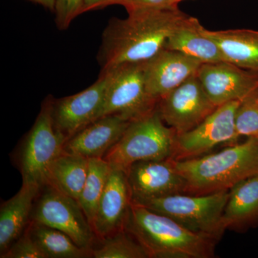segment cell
Here are the masks:
<instances>
[{
	"label": "cell",
	"instance_id": "cell-1",
	"mask_svg": "<svg viewBox=\"0 0 258 258\" xmlns=\"http://www.w3.org/2000/svg\"><path fill=\"white\" fill-rule=\"evenodd\" d=\"M111 18L102 34L98 52L101 72L125 63H139L165 48L166 41L186 14L176 8L131 12Z\"/></svg>",
	"mask_w": 258,
	"mask_h": 258
},
{
	"label": "cell",
	"instance_id": "cell-2",
	"mask_svg": "<svg viewBox=\"0 0 258 258\" xmlns=\"http://www.w3.org/2000/svg\"><path fill=\"white\" fill-rule=\"evenodd\" d=\"M124 230L153 258H212L217 241L199 235L170 217L132 203Z\"/></svg>",
	"mask_w": 258,
	"mask_h": 258
},
{
	"label": "cell",
	"instance_id": "cell-3",
	"mask_svg": "<svg viewBox=\"0 0 258 258\" xmlns=\"http://www.w3.org/2000/svg\"><path fill=\"white\" fill-rule=\"evenodd\" d=\"M174 164L186 182L184 194L229 191L242 180L258 175V139L247 138L221 152L174 160Z\"/></svg>",
	"mask_w": 258,
	"mask_h": 258
},
{
	"label": "cell",
	"instance_id": "cell-4",
	"mask_svg": "<svg viewBox=\"0 0 258 258\" xmlns=\"http://www.w3.org/2000/svg\"><path fill=\"white\" fill-rule=\"evenodd\" d=\"M176 134L161 118L157 108L132 120L121 138L106 153L112 167L125 171L134 163L172 157Z\"/></svg>",
	"mask_w": 258,
	"mask_h": 258
},
{
	"label": "cell",
	"instance_id": "cell-5",
	"mask_svg": "<svg viewBox=\"0 0 258 258\" xmlns=\"http://www.w3.org/2000/svg\"><path fill=\"white\" fill-rule=\"evenodd\" d=\"M228 197L229 191L205 195L176 194L137 205L170 217L188 230L218 242L226 231L223 213Z\"/></svg>",
	"mask_w": 258,
	"mask_h": 258
},
{
	"label": "cell",
	"instance_id": "cell-6",
	"mask_svg": "<svg viewBox=\"0 0 258 258\" xmlns=\"http://www.w3.org/2000/svg\"><path fill=\"white\" fill-rule=\"evenodd\" d=\"M52 103L50 98L44 103L24 141L20 159L23 184L34 185L41 189L47 184L51 164L63 152L68 140L54 125Z\"/></svg>",
	"mask_w": 258,
	"mask_h": 258
},
{
	"label": "cell",
	"instance_id": "cell-7",
	"mask_svg": "<svg viewBox=\"0 0 258 258\" xmlns=\"http://www.w3.org/2000/svg\"><path fill=\"white\" fill-rule=\"evenodd\" d=\"M101 73L108 75V85L97 119L119 114L134 120L157 108L158 102L149 96L146 88L144 62L122 64Z\"/></svg>",
	"mask_w": 258,
	"mask_h": 258
},
{
	"label": "cell",
	"instance_id": "cell-8",
	"mask_svg": "<svg viewBox=\"0 0 258 258\" xmlns=\"http://www.w3.org/2000/svg\"><path fill=\"white\" fill-rule=\"evenodd\" d=\"M43 188L32 212L33 222L60 230L80 247L91 249L96 234L79 201L50 185Z\"/></svg>",
	"mask_w": 258,
	"mask_h": 258
},
{
	"label": "cell",
	"instance_id": "cell-9",
	"mask_svg": "<svg viewBox=\"0 0 258 258\" xmlns=\"http://www.w3.org/2000/svg\"><path fill=\"white\" fill-rule=\"evenodd\" d=\"M240 103L232 101L217 107L195 128L176 134L171 159L178 161L201 157L216 146L237 143L235 118Z\"/></svg>",
	"mask_w": 258,
	"mask_h": 258
},
{
	"label": "cell",
	"instance_id": "cell-10",
	"mask_svg": "<svg viewBox=\"0 0 258 258\" xmlns=\"http://www.w3.org/2000/svg\"><path fill=\"white\" fill-rule=\"evenodd\" d=\"M157 108L164 123L181 134L195 128L217 107L195 76L159 99Z\"/></svg>",
	"mask_w": 258,
	"mask_h": 258
},
{
	"label": "cell",
	"instance_id": "cell-11",
	"mask_svg": "<svg viewBox=\"0 0 258 258\" xmlns=\"http://www.w3.org/2000/svg\"><path fill=\"white\" fill-rule=\"evenodd\" d=\"M125 174L132 203L184 194L186 182L171 158L134 163Z\"/></svg>",
	"mask_w": 258,
	"mask_h": 258
},
{
	"label": "cell",
	"instance_id": "cell-12",
	"mask_svg": "<svg viewBox=\"0 0 258 258\" xmlns=\"http://www.w3.org/2000/svg\"><path fill=\"white\" fill-rule=\"evenodd\" d=\"M197 76L216 107L242 101L258 90L257 72L227 61L202 64Z\"/></svg>",
	"mask_w": 258,
	"mask_h": 258
},
{
	"label": "cell",
	"instance_id": "cell-13",
	"mask_svg": "<svg viewBox=\"0 0 258 258\" xmlns=\"http://www.w3.org/2000/svg\"><path fill=\"white\" fill-rule=\"evenodd\" d=\"M108 85V75L101 73L96 82L84 91L52 101V115L56 129L70 137L98 118Z\"/></svg>",
	"mask_w": 258,
	"mask_h": 258
},
{
	"label": "cell",
	"instance_id": "cell-14",
	"mask_svg": "<svg viewBox=\"0 0 258 258\" xmlns=\"http://www.w3.org/2000/svg\"><path fill=\"white\" fill-rule=\"evenodd\" d=\"M200 61L179 51L163 49L144 62L148 94L157 102L190 78L197 76Z\"/></svg>",
	"mask_w": 258,
	"mask_h": 258
},
{
	"label": "cell",
	"instance_id": "cell-15",
	"mask_svg": "<svg viewBox=\"0 0 258 258\" xmlns=\"http://www.w3.org/2000/svg\"><path fill=\"white\" fill-rule=\"evenodd\" d=\"M111 167L92 226L95 234L100 238L124 229L132 204L126 174L121 169Z\"/></svg>",
	"mask_w": 258,
	"mask_h": 258
},
{
	"label": "cell",
	"instance_id": "cell-16",
	"mask_svg": "<svg viewBox=\"0 0 258 258\" xmlns=\"http://www.w3.org/2000/svg\"><path fill=\"white\" fill-rule=\"evenodd\" d=\"M132 121L119 114L101 117L70 137L64 151L88 159L103 158L121 138Z\"/></svg>",
	"mask_w": 258,
	"mask_h": 258
},
{
	"label": "cell",
	"instance_id": "cell-17",
	"mask_svg": "<svg viewBox=\"0 0 258 258\" xmlns=\"http://www.w3.org/2000/svg\"><path fill=\"white\" fill-rule=\"evenodd\" d=\"M202 26L198 19L186 15L169 35L165 48L179 51L202 63L225 61L216 42L202 32Z\"/></svg>",
	"mask_w": 258,
	"mask_h": 258
},
{
	"label": "cell",
	"instance_id": "cell-18",
	"mask_svg": "<svg viewBox=\"0 0 258 258\" xmlns=\"http://www.w3.org/2000/svg\"><path fill=\"white\" fill-rule=\"evenodd\" d=\"M223 224L226 230L238 232L258 226V175L242 180L229 190Z\"/></svg>",
	"mask_w": 258,
	"mask_h": 258
},
{
	"label": "cell",
	"instance_id": "cell-19",
	"mask_svg": "<svg viewBox=\"0 0 258 258\" xmlns=\"http://www.w3.org/2000/svg\"><path fill=\"white\" fill-rule=\"evenodd\" d=\"M40 188L23 184L14 197L2 204L0 209V254H3L23 235L31 216Z\"/></svg>",
	"mask_w": 258,
	"mask_h": 258
},
{
	"label": "cell",
	"instance_id": "cell-20",
	"mask_svg": "<svg viewBox=\"0 0 258 258\" xmlns=\"http://www.w3.org/2000/svg\"><path fill=\"white\" fill-rule=\"evenodd\" d=\"M201 30L216 42L225 61L258 73V30L234 29L215 31L203 26Z\"/></svg>",
	"mask_w": 258,
	"mask_h": 258
},
{
	"label": "cell",
	"instance_id": "cell-21",
	"mask_svg": "<svg viewBox=\"0 0 258 258\" xmlns=\"http://www.w3.org/2000/svg\"><path fill=\"white\" fill-rule=\"evenodd\" d=\"M89 159L63 151L51 164L47 184L79 201L86 182Z\"/></svg>",
	"mask_w": 258,
	"mask_h": 258
},
{
	"label": "cell",
	"instance_id": "cell-22",
	"mask_svg": "<svg viewBox=\"0 0 258 258\" xmlns=\"http://www.w3.org/2000/svg\"><path fill=\"white\" fill-rule=\"evenodd\" d=\"M29 230L47 258L92 257L91 248L80 247L60 230L35 222L30 226Z\"/></svg>",
	"mask_w": 258,
	"mask_h": 258
},
{
	"label": "cell",
	"instance_id": "cell-23",
	"mask_svg": "<svg viewBox=\"0 0 258 258\" xmlns=\"http://www.w3.org/2000/svg\"><path fill=\"white\" fill-rule=\"evenodd\" d=\"M111 168L109 163L103 158L89 159L88 175L79 203L91 226L100 199L106 188Z\"/></svg>",
	"mask_w": 258,
	"mask_h": 258
},
{
	"label": "cell",
	"instance_id": "cell-24",
	"mask_svg": "<svg viewBox=\"0 0 258 258\" xmlns=\"http://www.w3.org/2000/svg\"><path fill=\"white\" fill-rule=\"evenodd\" d=\"M91 252L95 258H150L143 246L124 229L102 238Z\"/></svg>",
	"mask_w": 258,
	"mask_h": 258
},
{
	"label": "cell",
	"instance_id": "cell-25",
	"mask_svg": "<svg viewBox=\"0 0 258 258\" xmlns=\"http://www.w3.org/2000/svg\"><path fill=\"white\" fill-rule=\"evenodd\" d=\"M237 138L258 139V90L240 101L235 113Z\"/></svg>",
	"mask_w": 258,
	"mask_h": 258
},
{
	"label": "cell",
	"instance_id": "cell-26",
	"mask_svg": "<svg viewBox=\"0 0 258 258\" xmlns=\"http://www.w3.org/2000/svg\"><path fill=\"white\" fill-rule=\"evenodd\" d=\"M2 258H47L32 237L29 229L0 256Z\"/></svg>",
	"mask_w": 258,
	"mask_h": 258
},
{
	"label": "cell",
	"instance_id": "cell-27",
	"mask_svg": "<svg viewBox=\"0 0 258 258\" xmlns=\"http://www.w3.org/2000/svg\"><path fill=\"white\" fill-rule=\"evenodd\" d=\"M84 0H55V23L60 30L69 28L71 23L79 15L83 14Z\"/></svg>",
	"mask_w": 258,
	"mask_h": 258
},
{
	"label": "cell",
	"instance_id": "cell-28",
	"mask_svg": "<svg viewBox=\"0 0 258 258\" xmlns=\"http://www.w3.org/2000/svg\"><path fill=\"white\" fill-rule=\"evenodd\" d=\"M127 12L140 10H164L176 8L173 5V0H123L121 4Z\"/></svg>",
	"mask_w": 258,
	"mask_h": 258
},
{
	"label": "cell",
	"instance_id": "cell-29",
	"mask_svg": "<svg viewBox=\"0 0 258 258\" xmlns=\"http://www.w3.org/2000/svg\"><path fill=\"white\" fill-rule=\"evenodd\" d=\"M122 2L123 0H84L82 13L91 11V10L101 9V8H106L110 5H120Z\"/></svg>",
	"mask_w": 258,
	"mask_h": 258
},
{
	"label": "cell",
	"instance_id": "cell-30",
	"mask_svg": "<svg viewBox=\"0 0 258 258\" xmlns=\"http://www.w3.org/2000/svg\"><path fill=\"white\" fill-rule=\"evenodd\" d=\"M37 4L40 5L44 8L54 12L55 10V0H30Z\"/></svg>",
	"mask_w": 258,
	"mask_h": 258
},
{
	"label": "cell",
	"instance_id": "cell-31",
	"mask_svg": "<svg viewBox=\"0 0 258 258\" xmlns=\"http://www.w3.org/2000/svg\"><path fill=\"white\" fill-rule=\"evenodd\" d=\"M182 1H184V0H173V5L174 7H177L178 4Z\"/></svg>",
	"mask_w": 258,
	"mask_h": 258
}]
</instances>
